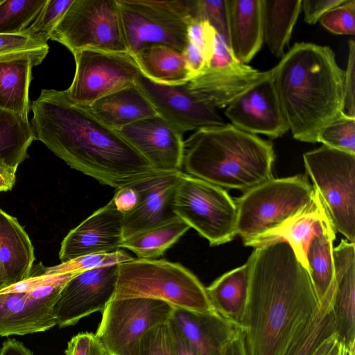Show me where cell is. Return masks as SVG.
I'll return each mask as SVG.
<instances>
[{
    "label": "cell",
    "instance_id": "obj_15",
    "mask_svg": "<svg viewBox=\"0 0 355 355\" xmlns=\"http://www.w3.org/2000/svg\"><path fill=\"white\" fill-rule=\"evenodd\" d=\"M119 264L76 273L64 285L53 306L56 325L76 324L89 315L103 311L113 299Z\"/></svg>",
    "mask_w": 355,
    "mask_h": 355
},
{
    "label": "cell",
    "instance_id": "obj_35",
    "mask_svg": "<svg viewBox=\"0 0 355 355\" xmlns=\"http://www.w3.org/2000/svg\"><path fill=\"white\" fill-rule=\"evenodd\" d=\"M46 1H0V35L24 33L35 21Z\"/></svg>",
    "mask_w": 355,
    "mask_h": 355
},
{
    "label": "cell",
    "instance_id": "obj_7",
    "mask_svg": "<svg viewBox=\"0 0 355 355\" xmlns=\"http://www.w3.org/2000/svg\"><path fill=\"white\" fill-rule=\"evenodd\" d=\"M128 52L162 44L182 52L189 43L188 26L202 19L199 0H117Z\"/></svg>",
    "mask_w": 355,
    "mask_h": 355
},
{
    "label": "cell",
    "instance_id": "obj_9",
    "mask_svg": "<svg viewBox=\"0 0 355 355\" xmlns=\"http://www.w3.org/2000/svg\"><path fill=\"white\" fill-rule=\"evenodd\" d=\"M176 216L206 239L211 246L236 236L237 208L221 187L182 172L173 202Z\"/></svg>",
    "mask_w": 355,
    "mask_h": 355
},
{
    "label": "cell",
    "instance_id": "obj_6",
    "mask_svg": "<svg viewBox=\"0 0 355 355\" xmlns=\"http://www.w3.org/2000/svg\"><path fill=\"white\" fill-rule=\"evenodd\" d=\"M314 198L305 175L272 178L235 200L236 235L245 244L277 229L305 211Z\"/></svg>",
    "mask_w": 355,
    "mask_h": 355
},
{
    "label": "cell",
    "instance_id": "obj_2",
    "mask_svg": "<svg viewBox=\"0 0 355 355\" xmlns=\"http://www.w3.org/2000/svg\"><path fill=\"white\" fill-rule=\"evenodd\" d=\"M35 138L71 168L116 189L159 172L89 107L43 89L31 105Z\"/></svg>",
    "mask_w": 355,
    "mask_h": 355
},
{
    "label": "cell",
    "instance_id": "obj_42",
    "mask_svg": "<svg viewBox=\"0 0 355 355\" xmlns=\"http://www.w3.org/2000/svg\"><path fill=\"white\" fill-rule=\"evenodd\" d=\"M199 6L202 19L208 21L230 46L227 0H199Z\"/></svg>",
    "mask_w": 355,
    "mask_h": 355
},
{
    "label": "cell",
    "instance_id": "obj_41",
    "mask_svg": "<svg viewBox=\"0 0 355 355\" xmlns=\"http://www.w3.org/2000/svg\"><path fill=\"white\" fill-rule=\"evenodd\" d=\"M320 24L336 35H354L355 1L345 0L327 12L319 20Z\"/></svg>",
    "mask_w": 355,
    "mask_h": 355
},
{
    "label": "cell",
    "instance_id": "obj_51",
    "mask_svg": "<svg viewBox=\"0 0 355 355\" xmlns=\"http://www.w3.org/2000/svg\"><path fill=\"white\" fill-rule=\"evenodd\" d=\"M168 324L174 354L198 355L169 320H168Z\"/></svg>",
    "mask_w": 355,
    "mask_h": 355
},
{
    "label": "cell",
    "instance_id": "obj_52",
    "mask_svg": "<svg viewBox=\"0 0 355 355\" xmlns=\"http://www.w3.org/2000/svg\"><path fill=\"white\" fill-rule=\"evenodd\" d=\"M17 169L0 162V192L11 190L16 181Z\"/></svg>",
    "mask_w": 355,
    "mask_h": 355
},
{
    "label": "cell",
    "instance_id": "obj_26",
    "mask_svg": "<svg viewBox=\"0 0 355 355\" xmlns=\"http://www.w3.org/2000/svg\"><path fill=\"white\" fill-rule=\"evenodd\" d=\"M89 108L98 119L117 131L158 115L136 83L100 98Z\"/></svg>",
    "mask_w": 355,
    "mask_h": 355
},
{
    "label": "cell",
    "instance_id": "obj_38",
    "mask_svg": "<svg viewBox=\"0 0 355 355\" xmlns=\"http://www.w3.org/2000/svg\"><path fill=\"white\" fill-rule=\"evenodd\" d=\"M318 142L336 150L355 154V117L343 112L322 129Z\"/></svg>",
    "mask_w": 355,
    "mask_h": 355
},
{
    "label": "cell",
    "instance_id": "obj_48",
    "mask_svg": "<svg viewBox=\"0 0 355 355\" xmlns=\"http://www.w3.org/2000/svg\"><path fill=\"white\" fill-rule=\"evenodd\" d=\"M239 62L224 39L216 33L208 67L218 68Z\"/></svg>",
    "mask_w": 355,
    "mask_h": 355
},
{
    "label": "cell",
    "instance_id": "obj_37",
    "mask_svg": "<svg viewBox=\"0 0 355 355\" xmlns=\"http://www.w3.org/2000/svg\"><path fill=\"white\" fill-rule=\"evenodd\" d=\"M133 259V257L123 250L113 253L87 254L61 262L54 266L44 268L43 273L50 275L78 273L100 267L119 264Z\"/></svg>",
    "mask_w": 355,
    "mask_h": 355
},
{
    "label": "cell",
    "instance_id": "obj_39",
    "mask_svg": "<svg viewBox=\"0 0 355 355\" xmlns=\"http://www.w3.org/2000/svg\"><path fill=\"white\" fill-rule=\"evenodd\" d=\"M73 0H47L35 21L25 33L45 42Z\"/></svg>",
    "mask_w": 355,
    "mask_h": 355
},
{
    "label": "cell",
    "instance_id": "obj_17",
    "mask_svg": "<svg viewBox=\"0 0 355 355\" xmlns=\"http://www.w3.org/2000/svg\"><path fill=\"white\" fill-rule=\"evenodd\" d=\"M123 217L112 199L67 234L59 252L60 261L121 250Z\"/></svg>",
    "mask_w": 355,
    "mask_h": 355
},
{
    "label": "cell",
    "instance_id": "obj_22",
    "mask_svg": "<svg viewBox=\"0 0 355 355\" xmlns=\"http://www.w3.org/2000/svg\"><path fill=\"white\" fill-rule=\"evenodd\" d=\"M269 73L270 70L260 71L239 62L223 67H207L189 80L188 85L193 92L218 110L227 107Z\"/></svg>",
    "mask_w": 355,
    "mask_h": 355
},
{
    "label": "cell",
    "instance_id": "obj_13",
    "mask_svg": "<svg viewBox=\"0 0 355 355\" xmlns=\"http://www.w3.org/2000/svg\"><path fill=\"white\" fill-rule=\"evenodd\" d=\"M76 274L55 275L48 282L25 291L1 288L0 336L42 332L55 326L54 304L64 285Z\"/></svg>",
    "mask_w": 355,
    "mask_h": 355
},
{
    "label": "cell",
    "instance_id": "obj_44",
    "mask_svg": "<svg viewBox=\"0 0 355 355\" xmlns=\"http://www.w3.org/2000/svg\"><path fill=\"white\" fill-rule=\"evenodd\" d=\"M65 355H107L96 334L82 332L73 336L67 343Z\"/></svg>",
    "mask_w": 355,
    "mask_h": 355
},
{
    "label": "cell",
    "instance_id": "obj_47",
    "mask_svg": "<svg viewBox=\"0 0 355 355\" xmlns=\"http://www.w3.org/2000/svg\"><path fill=\"white\" fill-rule=\"evenodd\" d=\"M134 183L116 189L112 198L117 209L123 214L132 211L139 204L140 193Z\"/></svg>",
    "mask_w": 355,
    "mask_h": 355
},
{
    "label": "cell",
    "instance_id": "obj_10",
    "mask_svg": "<svg viewBox=\"0 0 355 355\" xmlns=\"http://www.w3.org/2000/svg\"><path fill=\"white\" fill-rule=\"evenodd\" d=\"M50 40L73 54L86 49L128 52L117 0H73Z\"/></svg>",
    "mask_w": 355,
    "mask_h": 355
},
{
    "label": "cell",
    "instance_id": "obj_27",
    "mask_svg": "<svg viewBox=\"0 0 355 355\" xmlns=\"http://www.w3.org/2000/svg\"><path fill=\"white\" fill-rule=\"evenodd\" d=\"M250 284L248 261L214 281L206 291L214 309L222 317L241 329Z\"/></svg>",
    "mask_w": 355,
    "mask_h": 355
},
{
    "label": "cell",
    "instance_id": "obj_3",
    "mask_svg": "<svg viewBox=\"0 0 355 355\" xmlns=\"http://www.w3.org/2000/svg\"><path fill=\"white\" fill-rule=\"evenodd\" d=\"M272 72L293 137L318 142L322 129L344 112L345 71L333 50L311 42L295 43Z\"/></svg>",
    "mask_w": 355,
    "mask_h": 355
},
{
    "label": "cell",
    "instance_id": "obj_20",
    "mask_svg": "<svg viewBox=\"0 0 355 355\" xmlns=\"http://www.w3.org/2000/svg\"><path fill=\"white\" fill-rule=\"evenodd\" d=\"M168 320L198 355H223L241 332L215 311L202 313L173 307Z\"/></svg>",
    "mask_w": 355,
    "mask_h": 355
},
{
    "label": "cell",
    "instance_id": "obj_55",
    "mask_svg": "<svg viewBox=\"0 0 355 355\" xmlns=\"http://www.w3.org/2000/svg\"><path fill=\"white\" fill-rule=\"evenodd\" d=\"M4 283L3 282V279L0 275V290L4 287Z\"/></svg>",
    "mask_w": 355,
    "mask_h": 355
},
{
    "label": "cell",
    "instance_id": "obj_12",
    "mask_svg": "<svg viewBox=\"0 0 355 355\" xmlns=\"http://www.w3.org/2000/svg\"><path fill=\"white\" fill-rule=\"evenodd\" d=\"M173 306L151 298L112 299L102 311L96 335L107 355H131L133 346L149 329L170 318Z\"/></svg>",
    "mask_w": 355,
    "mask_h": 355
},
{
    "label": "cell",
    "instance_id": "obj_5",
    "mask_svg": "<svg viewBox=\"0 0 355 355\" xmlns=\"http://www.w3.org/2000/svg\"><path fill=\"white\" fill-rule=\"evenodd\" d=\"M118 266L113 299L151 298L193 311H214L206 287L180 263L165 259L134 258Z\"/></svg>",
    "mask_w": 355,
    "mask_h": 355
},
{
    "label": "cell",
    "instance_id": "obj_43",
    "mask_svg": "<svg viewBox=\"0 0 355 355\" xmlns=\"http://www.w3.org/2000/svg\"><path fill=\"white\" fill-rule=\"evenodd\" d=\"M216 35V31L206 19L192 21L188 26L189 42L201 51L207 66L213 53Z\"/></svg>",
    "mask_w": 355,
    "mask_h": 355
},
{
    "label": "cell",
    "instance_id": "obj_23",
    "mask_svg": "<svg viewBox=\"0 0 355 355\" xmlns=\"http://www.w3.org/2000/svg\"><path fill=\"white\" fill-rule=\"evenodd\" d=\"M229 45L236 58L250 62L263 42V0H227Z\"/></svg>",
    "mask_w": 355,
    "mask_h": 355
},
{
    "label": "cell",
    "instance_id": "obj_46",
    "mask_svg": "<svg viewBox=\"0 0 355 355\" xmlns=\"http://www.w3.org/2000/svg\"><path fill=\"white\" fill-rule=\"evenodd\" d=\"M345 0H304L302 9L306 23L315 24L323 15L331 9L340 5Z\"/></svg>",
    "mask_w": 355,
    "mask_h": 355
},
{
    "label": "cell",
    "instance_id": "obj_49",
    "mask_svg": "<svg viewBox=\"0 0 355 355\" xmlns=\"http://www.w3.org/2000/svg\"><path fill=\"white\" fill-rule=\"evenodd\" d=\"M182 53L191 78L200 74L208 67L202 53L193 44L189 42Z\"/></svg>",
    "mask_w": 355,
    "mask_h": 355
},
{
    "label": "cell",
    "instance_id": "obj_25",
    "mask_svg": "<svg viewBox=\"0 0 355 355\" xmlns=\"http://www.w3.org/2000/svg\"><path fill=\"white\" fill-rule=\"evenodd\" d=\"M327 217L318 193L315 190L312 204L302 214L282 227L245 243V245L257 248L279 241H285L291 247L299 261L308 270L306 254L309 245Z\"/></svg>",
    "mask_w": 355,
    "mask_h": 355
},
{
    "label": "cell",
    "instance_id": "obj_21",
    "mask_svg": "<svg viewBox=\"0 0 355 355\" xmlns=\"http://www.w3.org/2000/svg\"><path fill=\"white\" fill-rule=\"evenodd\" d=\"M335 292L333 300L335 331L349 349H355V245L341 240L333 248Z\"/></svg>",
    "mask_w": 355,
    "mask_h": 355
},
{
    "label": "cell",
    "instance_id": "obj_16",
    "mask_svg": "<svg viewBox=\"0 0 355 355\" xmlns=\"http://www.w3.org/2000/svg\"><path fill=\"white\" fill-rule=\"evenodd\" d=\"M232 125L246 132L278 138L289 130L275 87L272 69L227 106Z\"/></svg>",
    "mask_w": 355,
    "mask_h": 355
},
{
    "label": "cell",
    "instance_id": "obj_36",
    "mask_svg": "<svg viewBox=\"0 0 355 355\" xmlns=\"http://www.w3.org/2000/svg\"><path fill=\"white\" fill-rule=\"evenodd\" d=\"M49 50L47 42L25 32L0 35V62L31 58L39 65L46 58Z\"/></svg>",
    "mask_w": 355,
    "mask_h": 355
},
{
    "label": "cell",
    "instance_id": "obj_8",
    "mask_svg": "<svg viewBox=\"0 0 355 355\" xmlns=\"http://www.w3.org/2000/svg\"><path fill=\"white\" fill-rule=\"evenodd\" d=\"M303 159L334 230L354 243L355 154L322 145Z\"/></svg>",
    "mask_w": 355,
    "mask_h": 355
},
{
    "label": "cell",
    "instance_id": "obj_50",
    "mask_svg": "<svg viewBox=\"0 0 355 355\" xmlns=\"http://www.w3.org/2000/svg\"><path fill=\"white\" fill-rule=\"evenodd\" d=\"M313 355H355V349H349L334 334L321 343Z\"/></svg>",
    "mask_w": 355,
    "mask_h": 355
},
{
    "label": "cell",
    "instance_id": "obj_31",
    "mask_svg": "<svg viewBox=\"0 0 355 355\" xmlns=\"http://www.w3.org/2000/svg\"><path fill=\"white\" fill-rule=\"evenodd\" d=\"M336 238L329 218L324 220L320 230L313 237L306 259L309 276L320 300L335 288L333 243Z\"/></svg>",
    "mask_w": 355,
    "mask_h": 355
},
{
    "label": "cell",
    "instance_id": "obj_14",
    "mask_svg": "<svg viewBox=\"0 0 355 355\" xmlns=\"http://www.w3.org/2000/svg\"><path fill=\"white\" fill-rule=\"evenodd\" d=\"M135 83L158 116L182 136L187 131L226 123L218 109L193 92L188 82L162 84L148 79L141 73Z\"/></svg>",
    "mask_w": 355,
    "mask_h": 355
},
{
    "label": "cell",
    "instance_id": "obj_1",
    "mask_svg": "<svg viewBox=\"0 0 355 355\" xmlns=\"http://www.w3.org/2000/svg\"><path fill=\"white\" fill-rule=\"evenodd\" d=\"M241 324L247 355H282L313 320L320 302L308 270L279 241L254 248Z\"/></svg>",
    "mask_w": 355,
    "mask_h": 355
},
{
    "label": "cell",
    "instance_id": "obj_54",
    "mask_svg": "<svg viewBox=\"0 0 355 355\" xmlns=\"http://www.w3.org/2000/svg\"><path fill=\"white\" fill-rule=\"evenodd\" d=\"M223 355H247L242 331L227 345Z\"/></svg>",
    "mask_w": 355,
    "mask_h": 355
},
{
    "label": "cell",
    "instance_id": "obj_33",
    "mask_svg": "<svg viewBox=\"0 0 355 355\" xmlns=\"http://www.w3.org/2000/svg\"><path fill=\"white\" fill-rule=\"evenodd\" d=\"M189 229L185 222L176 218L124 239L121 248L133 252L139 259H155L162 256Z\"/></svg>",
    "mask_w": 355,
    "mask_h": 355
},
{
    "label": "cell",
    "instance_id": "obj_4",
    "mask_svg": "<svg viewBox=\"0 0 355 355\" xmlns=\"http://www.w3.org/2000/svg\"><path fill=\"white\" fill-rule=\"evenodd\" d=\"M271 142L230 123L196 130L184 141L187 174L221 188L248 191L271 179Z\"/></svg>",
    "mask_w": 355,
    "mask_h": 355
},
{
    "label": "cell",
    "instance_id": "obj_32",
    "mask_svg": "<svg viewBox=\"0 0 355 355\" xmlns=\"http://www.w3.org/2000/svg\"><path fill=\"white\" fill-rule=\"evenodd\" d=\"M35 140L31 122L0 108V162L17 169Z\"/></svg>",
    "mask_w": 355,
    "mask_h": 355
},
{
    "label": "cell",
    "instance_id": "obj_24",
    "mask_svg": "<svg viewBox=\"0 0 355 355\" xmlns=\"http://www.w3.org/2000/svg\"><path fill=\"white\" fill-rule=\"evenodd\" d=\"M34 261L28 235L16 218L0 209V275L4 287L29 277Z\"/></svg>",
    "mask_w": 355,
    "mask_h": 355
},
{
    "label": "cell",
    "instance_id": "obj_28",
    "mask_svg": "<svg viewBox=\"0 0 355 355\" xmlns=\"http://www.w3.org/2000/svg\"><path fill=\"white\" fill-rule=\"evenodd\" d=\"M37 65L31 58L0 62V108L28 121L32 69Z\"/></svg>",
    "mask_w": 355,
    "mask_h": 355
},
{
    "label": "cell",
    "instance_id": "obj_11",
    "mask_svg": "<svg viewBox=\"0 0 355 355\" xmlns=\"http://www.w3.org/2000/svg\"><path fill=\"white\" fill-rule=\"evenodd\" d=\"M76 71L65 90L73 103L89 107L110 94L135 85L141 73L132 54L86 49L73 54Z\"/></svg>",
    "mask_w": 355,
    "mask_h": 355
},
{
    "label": "cell",
    "instance_id": "obj_29",
    "mask_svg": "<svg viewBox=\"0 0 355 355\" xmlns=\"http://www.w3.org/2000/svg\"><path fill=\"white\" fill-rule=\"evenodd\" d=\"M133 57L141 73L154 82L177 85L191 79L183 53L171 46L148 45Z\"/></svg>",
    "mask_w": 355,
    "mask_h": 355
},
{
    "label": "cell",
    "instance_id": "obj_30",
    "mask_svg": "<svg viewBox=\"0 0 355 355\" xmlns=\"http://www.w3.org/2000/svg\"><path fill=\"white\" fill-rule=\"evenodd\" d=\"M302 10V0H263V40L282 58Z\"/></svg>",
    "mask_w": 355,
    "mask_h": 355
},
{
    "label": "cell",
    "instance_id": "obj_19",
    "mask_svg": "<svg viewBox=\"0 0 355 355\" xmlns=\"http://www.w3.org/2000/svg\"><path fill=\"white\" fill-rule=\"evenodd\" d=\"M182 172H157L134 183L140 199L135 209L123 214V240L178 218L173 202Z\"/></svg>",
    "mask_w": 355,
    "mask_h": 355
},
{
    "label": "cell",
    "instance_id": "obj_34",
    "mask_svg": "<svg viewBox=\"0 0 355 355\" xmlns=\"http://www.w3.org/2000/svg\"><path fill=\"white\" fill-rule=\"evenodd\" d=\"M334 292L335 288L321 300L315 317L293 339L282 355H313L321 343L334 334Z\"/></svg>",
    "mask_w": 355,
    "mask_h": 355
},
{
    "label": "cell",
    "instance_id": "obj_53",
    "mask_svg": "<svg viewBox=\"0 0 355 355\" xmlns=\"http://www.w3.org/2000/svg\"><path fill=\"white\" fill-rule=\"evenodd\" d=\"M0 355H33L23 343L15 339H8L2 344Z\"/></svg>",
    "mask_w": 355,
    "mask_h": 355
},
{
    "label": "cell",
    "instance_id": "obj_18",
    "mask_svg": "<svg viewBox=\"0 0 355 355\" xmlns=\"http://www.w3.org/2000/svg\"><path fill=\"white\" fill-rule=\"evenodd\" d=\"M118 132L155 171L182 170V136L159 116L138 121Z\"/></svg>",
    "mask_w": 355,
    "mask_h": 355
},
{
    "label": "cell",
    "instance_id": "obj_40",
    "mask_svg": "<svg viewBox=\"0 0 355 355\" xmlns=\"http://www.w3.org/2000/svg\"><path fill=\"white\" fill-rule=\"evenodd\" d=\"M131 355H175L168 322L143 334L133 346Z\"/></svg>",
    "mask_w": 355,
    "mask_h": 355
},
{
    "label": "cell",
    "instance_id": "obj_45",
    "mask_svg": "<svg viewBox=\"0 0 355 355\" xmlns=\"http://www.w3.org/2000/svg\"><path fill=\"white\" fill-rule=\"evenodd\" d=\"M349 55L344 76V112L355 117V42L349 41Z\"/></svg>",
    "mask_w": 355,
    "mask_h": 355
}]
</instances>
